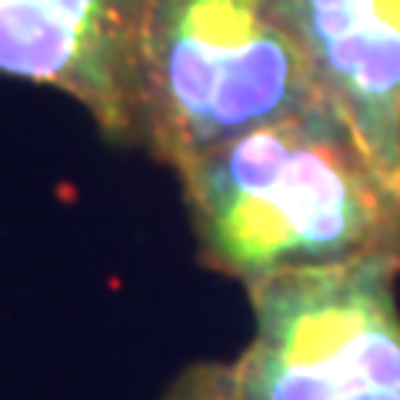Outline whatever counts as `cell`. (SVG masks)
Returning <instances> with one entry per match:
<instances>
[{
	"instance_id": "6da1fadb",
	"label": "cell",
	"mask_w": 400,
	"mask_h": 400,
	"mask_svg": "<svg viewBox=\"0 0 400 400\" xmlns=\"http://www.w3.org/2000/svg\"><path fill=\"white\" fill-rule=\"evenodd\" d=\"M200 260L244 287L310 267L400 260V184L324 100L177 171Z\"/></svg>"
},
{
	"instance_id": "7a4b0ae2",
	"label": "cell",
	"mask_w": 400,
	"mask_h": 400,
	"mask_svg": "<svg viewBox=\"0 0 400 400\" xmlns=\"http://www.w3.org/2000/svg\"><path fill=\"white\" fill-rule=\"evenodd\" d=\"M140 144L173 171L317 104L290 0H144Z\"/></svg>"
},
{
	"instance_id": "3957f363",
	"label": "cell",
	"mask_w": 400,
	"mask_h": 400,
	"mask_svg": "<svg viewBox=\"0 0 400 400\" xmlns=\"http://www.w3.org/2000/svg\"><path fill=\"white\" fill-rule=\"evenodd\" d=\"M400 260L277 274L247 287L254 341L227 367L234 400H350L400 390Z\"/></svg>"
},
{
	"instance_id": "277c9868",
	"label": "cell",
	"mask_w": 400,
	"mask_h": 400,
	"mask_svg": "<svg viewBox=\"0 0 400 400\" xmlns=\"http://www.w3.org/2000/svg\"><path fill=\"white\" fill-rule=\"evenodd\" d=\"M144 0H0V74L54 87L104 137L140 144Z\"/></svg>"
},
{
	"instance_id": "5b68a950",
	"label": "cell",
	"mask_w": 400,
	"mask_h": 400,
	"mask_svg": "<svg viewBox=\"0 0 400 400\" xmlns=\"http://www.w3.org/2000/svg\"><path fill=\"white\" fill-rule=\"evenodd\" d=\"M317 94L400 184V0H290Z\"/></svg>"
},
{
	"instance_id": "8992f818",
	"label": "cell",
	"mask_w": 400,
	"mask_h": 400,
	"mask_svg": "<svg viewBox=\"0 0 400 400\" xmlns=\"http://www.w3.org/2000/svg\"><path fill=\"white\" fill-rule=\"evenodd\" d=\"M167 400H234L227 383V367H197L173 383Z\"/></svg>"
},
{
	"instance_id": "52a82bcc",
	"label": "cell",
	"mask_w": 400,
	"mask_h": 400,
	"mask_svg": "<svg viewBox=\"0 0 400 400\" xmlns=\"http://www.w3.org/2000/svg\"><path fill=\"white\" fill-rule=\"evenodd\" d=\"M350 400H400V390H374V394H361Z\"/></svg>"
}]
</instances>
